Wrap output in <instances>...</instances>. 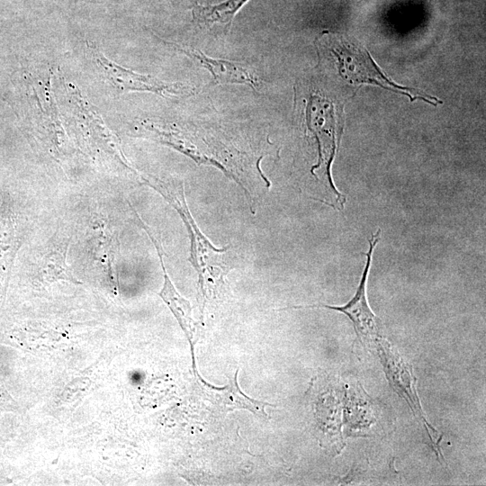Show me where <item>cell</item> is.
Masks as SVG:
<instances>
[{"label": "cell", "instance_id": "cell-1", "mask_svg": "<svg viewBox=\"0 0 486 486\" xmlns=\"http://www.w3.org/2000/svg\"><path fill=\"white\" fill-rule=\"evenodd\" d=\"M56 89L59 113L83 152L108 168L132 171L118 138L76 86L58 76Z\"/></svg>", "mask_w": 486, "mask_h": 486}, {"label": "cell", "instance_id": "cell-2", "mask_svg": "<svg viewBox=\"0 0 486 486\" xmlns=\"http://www.w3.org/2000/svg\"><path fill=\"white\" fill-rule=\"evenodd\" d=\"M51 75L39 70H25L19 80L22 111L32 135L55 159L68 157L71 146L59 120L55 92L51 88Z\"/></svg>", "mask_w": 486, "mask_h": 486}, {"label": "cell", "instance_id": "cell-3", "mask_svg": "<svg viewBox=\"0 0 486 486\" xmlns=\"http://www.w3.org/2000/svg\"><path fill=\"white\" fill-rule=\"evenodd\" d=\"M162 195L179 212L191 233V263L198 271L201 287L206 285H219L223 282V277L231 268L226 262L230 246L223 248H215L211 242L197 230L194 220L184 202L183 188L167 186Z\"/></svg>", "mask_w": 486, "mask_h": 486}, {"label": "cell", "instance_id": "cell-4", "mask_svg": "<svg viewBox=\"0 0 486 486\" xmlns=\"http://www.w3.org/2000/svg\"><path fill=\"white\" fill-rule=\"evenodd\" d=\"M87 54L99 74L119 93L147 92L165 97H186L195 88L181 82H166L126 68L108 58L95 45L86 42Z\"/></svg>", "mask_w": 486, "mask_h": 486}, {"label": "cell", "instance_id": "cell-5", "mask_svg": "<svg viewBox=\"0 0 486 486\" xmlns=\"http://www.w3.org/2000/svg\"><path fill=\"white\" fill-rule=\"evenodd\" d=\"M374 344L389 383L408 403L414 417L429 437L434 452L444 460L439 447L441 436L426 418L417 392V379L411 365L382 337L377 338Z\"/></svg>", "mask_w": 486, "mask_h": 486}, {"label": "cell", "instance_id": "cell-6", "mask_svg": "<svg viewBox=\"0 0 486 486\" xmlns=\"http://www.w3.org/2000/svg\"><path fill=\"white\" fill-rule=\"evenodd\" d=\"M307 110L309 128L319 143L320 161L312 169H322L324 184L330 199V205L341 210L346 197L337 191L330 176V165L338 144V128L333 106L329 103L313 96Z\"/></svg>", "mask_w": 486, "mask_h": 486}, {"label": "cell", "instance_id": "cell-7", "mask_svg": "<svg viewBox=\"0 0 486 486\" xmlns=\"http://www.w3.org/2000/svg\"><path fill=\"white\" fill-rule=\"evenodd\" d=\"M380 230L372 234L369 238V249L365 253L366 261L362 273V276L359 284L356 288L355 295L351 300L341 306H333L327 304H311V305H300V306H288L280 310L288 309H302V308H326L339 311L349 318L352 321L354 329L361 343L372 344L374 341L381 337L379 334V326L381 320L372 311L368 301L366 298V284L369 275V270L371 267L373 253L380 240Z\"/></svg>", "mask_w": 486, "mask_h": 486}, {"label": "cell", "instance_id": "cell-8", "mask_svg": "<svg viewBox=\"0 0 486 486\" xmlns=\"http://www.w3.org/2000/svg\"><path fill=\"white\" fill-rule=\"evenodd\" d=\"M330 50L339 61V69L343 76L351 82L372 83L382 87L398 89L404 87L391 82L379 70L368 52L350 39H331Z\"/></svg>", "mask_w": 486, "mask_h": 486}, {"label": "cell", "instance_id": "cell-9", "mask_svg": "<svg viewBox=\"0 0 486 486\" xmlns=\"http://www.w3.org/2000/svg\"><path fill=\"white\" fill-rule=\"evenodd\" d=\"M180 52L196 60L212 76L214 85L239 84L246 85L255 91L262 86L260 78L243 64L210 58L200 50L175 42H167Z\"/></svg>", "mask_w": 486, "mask_h": 486}, {"label": "cell", "instance_id": "cell-10", "mask_svg": "<svg viewBox=\"0 0 486 486\" xmlns=\"http://www.w3.org/2000/svg\"><path fill=\"white\" fill-rule=\"evenodd\" d=\"M139 220H140V223L148 233V237L152 240L154 246L156 247L157 252L159 256L161 267L163 269L164 284L163 288L158 292V295L169 307L170 310L173 312L174 316L177 320L178 324L184 330L188 340L193 345V339L194 338L195 327L197 323L194 320L192 317L191 304L189 301H187L179 294L171 279L169 278L163 261L161 245L159 241L156 238H154L148 228L143 223L140 218H139Z\"/></svg>", "mask_w": 486, "mask_h": 486}, {"label": "cell", "instance_id": "cell-11", "mask_svg": "<svg viewBox=\"0 0 486 486\" xmlns=\"http://www.w3.org/2000/svg\"><path fill=\"white\" fill-rule=\"evenodd\" d=\"M200 386L204 399L221 412H228L235 409H246L263 419L268 418L265 406L270 404L253 400L243 394L237 382V372L233 380L226 387L212 388L203 382L200 383Z\"/></svg>", "mask_w": 486, "mask_h": 486}, {"label": "cell", "instance_id": "cell-12", "mask_svg": "<svg viewBox=\"0 0 486 486\" xmlns=\"http://www.w3.org/2000/svg\"><path fill=\"white\" fill-rule=\"evenodd\" d=\"M70 239L68 237L54 238L40 251L37 270L40 279L45 283L66 280L73 284L80 282L72 274L67 264Z\"/></svg>", "mask_w": 486, "mask_h": 486}, {"label": "cell", "instance_id": "cell-13", "mask_svg": "<svg viewBox=\"0 0 486 486\" xmlns=\"http://www.w3.org/2000/svg\"><path fill=\"white\" fill-rule=\"evenodd\" d=\"M248 0H226L218 4L196 5L193 9L194 20L206 26L220 23L230 30L236 14Z\"/></svg>", "mask_w": 486, "mask_h": 486}, {"label": "cell", "instance_id": "cell-14", "mask_svg": "<svg viewBox=\"0 0 486 486\" xmlns=\"http://www.w3.org/2000/svg\"><path fill=\"white\" fill-rule=\"evenodd\" d=\"M191 1H194V0H191Z\"/></svg>", "mask_w": 486, "mask_h": 486}]
</instances>
